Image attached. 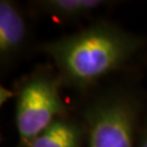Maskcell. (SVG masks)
I'll return each mask as SVG.
<instances>
[{
  "label": "cell",
  "instance_id": "1",
  "mask_svg": "<svg viewBox=\"0 0 147 147\" xmlns=\"http://www.w3.org/2000/svg\"><path fill=\"white\" fill-rule=\"evenodd\" d=\"M143 45L141 36L100 20L45 42L42 49L53 61L63 85L85 92L123 68Z\"/></svg>",
  "mask_w": 147,
  "mask_h": 147
},
{
  "label": "cell",
  "instance_id": "2",
  "mask_svg": "<svg viewBox=\"0 0 147 147\" xmlns=\"http://www.w3.org/2000/svg\"><path fill=\"white\" fill-rule=\"evenodd\" d=\"M87 147H136L143 107L135 93L123 87L105 90L83 108Z\"/></svg>",
  "mask_w": 147,
  "mask_h": 147
},
{
  "label": "cell",
  "instance_id": "3",
  "mask_svg": "<svg viewBox=\"0 0 147 147\" xmlns=\"http://www.w3.org/2000/svg\"><path fill=\"white\" fill-rule=\"evenodd\" d=\"M61 86L57 70L47 65L22 79L16 89V147H28L51 122L71 113L61 96Z\"/></svg>",
  "mask_w": 147,
  "mask_h": 147
},
{
  "label": "cell",
  "instance_id": "4",
  "mask_svg": "<svg viewBox=\"0 0 147 147\" xmlns=\"http://www.w3.org/2000/svg\"><path fill=\"white\" fill-rule=\"evenodd\" d=\"M30 42V26L20 5L12 0L0 1V63L12 65Z\"/></svg>",
  "mask_w": 147,
  "mask_h": 147
},
{
  "label": "cell",
  "instance_id": "5",
  "mask_svg": "<svg viewBox=\"0 0 147 147\" xmlns=\"http://www.w3.org/2000/svg\"><path fill=\"white\" fill-rule=\"evenodd\" d=\"M86 142L87 129L84 120L69 113L51 122L28 147H83Z\"/></svg>",
  "mask_w": 147,
  "mask_h": 147
},
{
  "label": "cell",
  "instance_id": "6",
  "mask_svg": "<svg viewBox=\"0 0 147 147\" xmlns=\"http://www.w3.org/2000/svg\"><path fill=\"white\" fill-rule=\"evenodd\" d=\"M32 5L42 14L58 21H75L88 16L110 2L104 0H40Z\"/></svg>",
  "mask_w": 147,
  "mask_h": 147
},
{
  "label": "cell",
  "instance_id": "7",
  "mask_svg": "<svg viewBox=\"0 0 147 147\" xmlns=\"http://www.w3.org/2000/svg\"><path fill=\"white\" fill-rule=\"evenodd\" d=\"M136 147H147V112L143 118L141 131L138 135V142Z\"/></svg>",
  "mask_w": 147,
  "mask_h": 147
},
{
  "label": "cell",
  "instance_id": "8",
  "mask_svg": "<svg viewBox=\"0 0 147 147\" xmlns=\"http://www.w3.org/2000/svg\"><path fill=\"white\" fill-rule=\"evenodd\" d=\"M13 97H16V90L3 87L2 85L0 86V105L3 106V104Z\"/></svg>",
  "mask_w": 147,
  "mask_h": 147
}]
</instances>
